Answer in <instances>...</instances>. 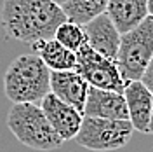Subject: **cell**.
I'll return each mask as SVG.
<instances>
[{
	"instance_id": "cell-12",
	"label": "cell",
	"mask_w": 153,
	"mask_h": 152,
	"mask_svg": "<svg viewBox=\"0 0 153 152\" xmlns=\"http://www.w3.org/2000/svg\"><path fill=\"white\" fill-rule=\"evenodd\" d=\"M105 12L115 23L117 30L125 33L148 18V0H110Z\"/></svg>"
},
{
	"instance_id": "cell-6",
	"label": "cell",
	"mask_w": 153,
	"mask_h": 152,
	"mask_svg": "<svg viewBox=\"0 0 153 152\" xmlns=\"http://www.w3.org/2000/svg\"><path fill=\"white\" fill-rule=\"evenodd\" d=\"M75 70L85 79L87 84L94 87L124 93L125 84H127V81L120 74L117 61L99 54L89 44H84L76 51Z\"/></svg>"
},
{
	"instance_id": "cell-19",
	"label": "cell",
	"mask_w": 153,
	"mask_h": 152,
	"mask_svg": "<svg viewBox=\"0 0 153 152\" xmlns=\"http://www.w3.org/2000/svg\"><path fill=\"white\" fill-rule=\"evenodd\" d=\"M54 2H57V4H59V5H63V4H65V2H66V0H54Z\"/></svg>"
},
{
	"instance_id": "cell-10",
	"label": "cell",
	"mask_w": 153,
	"mask_h": 152,
	"mask_svg": "<svg viewBox=\"0 0 153 152\" xmlns=\"http://www.w3.org/2000/svg\"><path fill=\"white\" fill-rule=\"evenodd\" d=\"M51 91L84 114L89 84L76 70H51Z\"/></svg>"
},
{
	"instance_id": "cell-15",
	"label": "cell",
	"mask_w": 153,
	"mask_h": 152,
	"mask_svg": "<svg viewBox=\"0 0 153 152\" xmlns=\"http://www.w3.org/2000/svg\"><path fill=\"white\" fill-rule=\"evenodd\" d=\"M54 38L57 42H61L65 47L71 49L75 53L84 44H87V35H85V30H84V25H80L76 21H71V19L63 21L57 26L56 33H54Z\"/></svg>"
},
{
	"instance_id": "cell-14",
	"label": "cell",
	"mask_w": 153,
	"mask_h": 152,
	"mask_svg": "<svg viewBox=\"0 0 153 152\" xmlns=\"http://www.w3.org/2000/svg\"><path fill=\"white\" fill-rule=\"evenodd\" d=\"M110 0H66L61 7L68 19L85 25L87 21L96 18L97 14L105 12Z\"/></svg>"
},
{
	"instance_id": "cell-17",
	"label": "cell",
	"mask_w": 153,
	"mask_h": 152,
	"mask_svg": "<svg viewBox=\"0 0 153 152\" xmlns=\"http://www.w3.org/2000/svg\"><path fill=\"white\" fill-rule=\"evenodd\" d=\"M148 133L153 135V105H152V115H150V124H148Z\"/></svg>"
},
{
	"instance_id": "cell-16",
	"label": "cell",
	"mask_w": 153,
	"mask_h": 152,
	"mask_svg": "<svg viewBox=\"0 0 153 152\" xmlns=\"http://www.w3.org/2000/svg\"><path fill=\"white\" fill-rule=\"evenodd\" d=\"M141 81H143L144 86L153 93V59L150 61V65H148V68H146V72L143 74V79H141Z\"/></svg>"
},
{
	"instance_id": "cell-1",
	"label": "cell",
	"mask_w": 153,
	"mask_h": 152,
	"mask_svg": "<svg viewBox=\"0 0 153 152\" xmlns=\"http://www.w3.org/2000/svg\"><path fill=\"white\" fill-rule=\"evenodd\" d=\"M66 19L63 7L54 0H4L0 12L5 35L26 44L54 37Z\"/></svg>"
},
{
	"instance_id": "cell-11",
	"label": "cell",
	"mask_w": 153,
	"mask_h": 152,
	"mask_svg": "<svg viewBox=\"0 0 153 152\" xmlns=\"http://www.w3.org/2000/svg\"><path fill=\"white\" fill-rule=\"evenodd\" d=\"M124 96L125 103H127V110H129V121L132 123L134 131L148 133L153 93L144 86L143 81H129L125 84Z\"/></svg>"
},
{
	"instance_id": "cell-18",
	"label": "cell",
	"mask_w": 153,
	"mask_h": 152,
	"mask_svg": "<svg viewBox=\"0 0 153 152\" xmlns=\"http://www.w3.org/2000/svg\"><path fill=\"white\" fill-rule=\"evenodd\" d=\"M148 16L153 18V0H148Z\"/></svg>"
},
{
	"instance_id": "cell-13",
	"label": "cell",
	"mask_w": 153,
	"mask_h": 152,
	"mask_svg": "<svg viewBox=\"0 0 153 152\" xmlns=\"http://www.w3.org/2000/svg\"><path fill=\"white\" fill-rule=\"evenodd\" d=\"M30 46L44 59V63L51 70H75L76 53L65 47L54 37L45 38V40H37V42H33Z\"/></svg>"
},
{
	"instance_id": "cell-3",
	"label": "cell",
	"mask_w": 153,
	"mask_h": 152,
	"mask_svg": "<svg viewBox=\"0 0 153 152\" xmlns=\"http://www.w3.org/2000/svg\"><path fill=\"white\" fill-rule=\"evenodd\" d=\"M7 128L18 142L33 150H54L65 142L38 103H12L7 114Z\"/></svg>"
},
{
	"instance_id": "cell-4",
	"label": "cell",
	"mask_w": 153,
	"mask_h": 152,
	"mask_svg": "<svg viewBox=\"0 0 153 152\" xmlns=\"http://www.w3.org/2000/svg\"><path fill=\"white\" fill-rule=\"evenodd\" d=\"M153 59V18L148 16L136 28L122 33L117 65L125 81H141Z\"/></svg>"
},
{
	"instance_id": "cell-7",
	"label": "cell",
	"mask_w": 153,
	"mask_h": 152,
	"mask_svg": "<svg viewBox=\"0 0 153 152\" xmlns=\"http://www.w3.org/2000/svg\"><path fill=\"white\" fill-rule=\"evenodd\" d=\"M38 105L42 107L44 114L49 119V123L52 124V128L56 129V133L65 142L75 140L84 119V114L80 110H76L73 105L63 102L61 98H57L52 91L44 96Z\"/></svg>"
},
{
	"instance_id": "cell-8",
	"label": "cell",
	"mask_w": 153,
	"mask_h": 152,
	"mask_svg": "<svg viewBox=\"0 0 153 152\" xmlns=\"http://www.w3.org/2000/svg\"><path fill=\"white\" fill-rule=\"evenodd\" d=\"M84 115L129 121V110H127L124 93H117V91H108V89L89 86L85 107H84Z\"/></svg>"
},
{
	"instance_id": "cell-5",
	"label": "cell",
	"mask_w": 153,
	"mask_h": 152,
	"mask_svg": "<svg viewBox=\"0 0 153 152\" xmlns=\"http://www.w3.org/2000/svg\"><path fill=\"white\" fill-rule=\"evenodd\" d=\"M134 135L131 121L120 119H103L84 115L75 142L87 150L110 152L124 149Z\"/></svg>"
},
{
	"instance_id": "cell-9",
	"label": "cell",
	"mask_w": 153,
	"mask_h": 152,
	"mask_svg": "<svg viewBox=\"0 0 153 152\" xmlns=\"http://www.w3.org/2000/svg\"><path fill=\"white\" fill-rule=\"evenodd\" d=\"M84 30L87 35V44L94 51L111 59L117 58L122 33L117 30L115 23L106 12H101L91 21H87L84 25Z\"/></svg>"
},
{
	"instance_id": "cell-2",
	"label": "cell",
	"mask_w": 153,
	"mask_h": 152,
	"mask_svg": "<svg viewBox=\"0 0 153 152\" xmlns=\"http://www.w3.org/2000/svg\"><path fill=\"white\" fill-rule=\"evenodd\" d=\"M4 91L12 103H40L51 93V68L38 54H21L5 70Z\"/></svg>"
}]
</instances>
